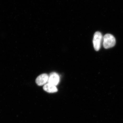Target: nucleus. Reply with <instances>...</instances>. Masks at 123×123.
I'll return each instance as SVG.
<instances>
[{"instance_id":"obj_1","label":"nucleus","mask_w":123,"mask_h":123,"mask_svg":"<svg viewBox=\"0 0 123 123\" xmlns=\"http://www.w3.org/2000/svg\"><path fill=\"white\" fill-rule=\"evenodd\" d=\"M116 41L114 36L111 34L105 35L103 38V46L105 49H109L114 47Z\"/></svg>"},{"instance_id":"obj_2","label":"nucleus","mask_w":123,"mask_h":123,"mask_svg":"<svg viewBox=\"0 0 123 123\" xmlns=\"http://www.w3.org/2000/svg\"><path fill=\"white\" fill-rule=\"evenodd\" d=\"M103 40L102 34L99 31L95 33L93 38V43L94 48L95 51H99L101 47V43Z\"/></svg>"},{"instance_id":"obj_3","label":"nucleus","mask_w":123,"mask_h":123,"mask_svg":"<svg viewBox=\"0 0 123 123\" xmlns=\"http://www.w3.org/2000/svg\"><path fill=\"white\" fill-rule=\"evenodd\" d=\"M60 77L59 74L55 72L51 73L48 75V83L52 84L56 86L59 83Z\"/></svg>"},{"instance_id":"obj_4","label":"nucleus","mask_w":123,"mask_h":123,"mask_svg":"<svg viewBox=\"0 0 123 123\" xmlns=\"http://www.w3.org/2000/svg\"><path fill=\"white\" fill-rule=\"evenodd\" d=\"M48 75L46 74H43L40 75L36 79V82L38 86L44 85L48 83Z\"/></svg>"},{"instance_id":"obj_5","label":"nucleus","mask_w":123,"mask_h":123,"mask_svg":"<svg viewBox=\"0 0 123 123\" xmlns=\"http://www.w3.org/2000/svg\"><path fill=\"white\" fill-rule=\"evenodd\" d=\"M43 89L46 92L50 93H55L58 91L56 86L48 83L44 85Z\"/></svg>"}]
</instances>
